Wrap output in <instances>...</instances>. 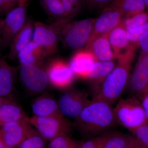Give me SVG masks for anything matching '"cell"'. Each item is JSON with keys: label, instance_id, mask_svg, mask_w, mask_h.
<instances>
[{"label": "cell", "instance_id": "cell-1", "mask_svg": "<svg viewBox=\"0 0 148 148\" xmlns=\"http://www.w3.org/2000/svg\"><path fill=\"white\" fill-rule=\"evenodd\" d=\"M115 123L111 104L92 99L74 122L80 132L91 138L104 133Z\"/></svg>", "mask_w": 148, "mask_h": 148}, {"label": "cell", "instance_id": "cell-2", "mask_svg": "<svg viewBox=\"0 0 148 148\" xmlns=\"http://www.w3.org/2000/svg\"><path fill=\"white\" fill-rule=\"evenodd\" d=\"M131 64L118 62L93 93L92 100H101L110 104L117 101L127 86Z\"/></svg>", "mask_w": 148, "mask_h": 148}, {"label": "cell", "instance_id": "cell-3", "mask_svg": "<svg viewBox=\"0 0 148 148\" xmlns=\"http://www.w3.org/2000/svg\"><path fill=\"white\" fill-rule=\"evenodd\" d=\"M95 19L88 18L69 21L62 28L59 39L66 47L70 49H83L92 37Z\"/></svg>", "mask_w": 148, "mask_h": 148}, {"label": "cell", "instance_id": "cell-4", "mask_svg": "<svg viewBox=\"0 0 148 148\" xmlns=\"http://www.w3.org/2000/svg\"><path fill=\"white\" fill-rule=\"evenodd\" d=\"M70 18L56 19L50 25L40 21H34V29L32 40L39 46L46 58L57 53L59 35L62 28Z\"/></svg>", "mask_w": 148, "mask_h": 148}, {"label": "cell", "instance_id": "cell-5", "mask_svg": "<svg viewBox=\"0 0 148 148\" xmlns=\"http://www.w3.org/2000/svg\"><path fill=\"white\" fill-rule=\"evenodd\" d=\"M113 113L116 123L130 132L148 123L141 101L135 97L120 100L113 109Z\"/></svg>", "mask_w": 148, "mask_h": 148}, {"label": "cell", "instance_id": "cell-6", "mask_svg": "<svg viewBox=\"0 0 148 148\" xmlns=\"http://www.w3.org/2000/svg\"><path fill=\"white\" fill-rule=\"evenodd\" d=\"M32 126L47 141L53 140L60 135L67 134L71 129L69 121L63 116L38 117L30 118Z\"/></svg>", "mask_w": 148, "mask_h": 148}, {"label": "cell", "instance_id": "cell-7", "mask_svg": "<svg viewBox=\"0 0 148 148\" xmlns=\"http://www.w3.org/2000/svg\"><path fill=\"white\" fill-rule=\"evenodd\" d=\"M27 2L22 1L12 10L3 19L0 49H4L10 45L12 40L21 30L27 18Z\"/></svg>", "mask_w": 148, "mask_h": 148}, {"label": "cell", "instance_id": "cell-8", "mask_svg": "<svg viewBox=\"0 0 148 148\" xmlns=\"http://www.w3.org/2000/svg\"><path fill=\"white\" fill-rule=\"evenodd\" d=\"M19 72L21 82L29 93L39 94L49 84L46 69L43 65H20Z\"/></svg>", "mask_w": 148, "mask_h": 148}, {"label": "cell", "instance_id": "cell-9", "mask_svg": "<svg viewBox=\"0 0 148 148\" xmlns=\"http://www.w3.org/2000/svg\"><path fill=\"white\" fill-rule=\"evenodd\" d=\"M114 58L119 62L132 63L138 43H132L127 37V31L120 26L108 35Z\"/></svg>", "mask_w": 148, "mask_h": 148}, {"label": "cell", "instance_id": "cell-10", "mask_svg": "<svg viewBox=\"0 0 148 148\" xmlns=\"http://www.w3.org/2000/svg\"><path fill=\"white\" fill-rule=\"evenodd\" d=\"M90 101L86 92L70 88L64 90L58 102L61 114L75 120Z\"/></svg>", "mask_w": 148, "mask_h": 148}, {"label": "cell", "instance_id": "cell-11", "mask_svg": "<svg viewBox=\"0 0 148 148\" xmlns=\"http://www.w3.org/2000/svg\"><path fill=\"white\" fill-rule=\"evenodd\" d=\"M49 82L56 89L70 88L75 77L69 64L61 59H54L46 68Z\"/></svg>", "mask_w": 148, "mask_h": 148}, {"label": "cell", "instance_id": "cell-12", "mask_svg": "<svg viewBox=\"0 0 148 148\" xmlns=\"http://www.w3.org/2000/svg\"><path fill=\"white\" fill-rule=\"evenodd\" d=\"M30 118L27 117L20 121L2 125L0 136L5 146L16 147L33 131Z\"/></svg>", "mask_w": 148, "mask_h": 148}, {"label": "cell", "instance_id": "cell-13", "mask_svg": "<svg viewBox=\"0 0 148 148\" xmlns=\"http://www.w3.org/2000/svg\"><path fill=\"white\" fill-rule=\"evenodd\" d=\"M148 86V55L141 51L132 75L129 77L127 87L132 94L143 95Z\"/></svg>", "mask_w": 148, "mask_h": 148}, {"label": "cell", "instance_id": "cell-14", "mask_svg": "<svg viewBox=\"0 0 148 148\" xmlns=\"http://www.w3.org/2000/svg\"><path fill=\"white\" fill-rule=\"evenodd\" d=\"M124 17L119 10L106 7L100 16L95 19L92 36L108 35L120 26Z\"/></svg>", "mask_w": 148, "mask_h": 148}, {"label": "cell", "instance_id": "cell-15", "mask_svg": "<svg viewBox=\"0 0 148 148\" xmlns=\"http://www.w3.org/2000/svg\"><path fill=\"white\" fill-rule=\"evenodd\" d=\"M96 61L90 51L81 49L78 51L72 56L69 65L75 77L86 80Z\"/></svg>", "mask_w": 148, "mask_h": 148}, {"label": "cell", "instance_id": "cell-16", "mask_svg": "<svg viewBox=\"0 0 148 148\" xmlns=\"http://www.w3.org/2000/svg\"><path fill=\"white\" fill-rule=\"evenodd\" d=\"M34 22L32 18H28L24 26L12 40L8 55L10 60L17 58L19 51L32 41L34 29Z\"/></svg>", "mask_w": 148, "mask_h": 148}, {"label": "cell", "instance_id": "cell-17", "mask_svg": "<svg viewBox=\"0 0 148 148\" xmlns=\"http://www.w3.org/2000/svg\"><path fill=\"white\" fill-rule=\"evenodd\" d=\"M84 49L90 51L98 61H112L114 58L108 35L92 36Z\"/></svg>", "mask_w": 148, "mask_h": 148}, {"label": "cell", "instance_id": "cell-18", "mask_svg": "<svg viewBox=\"0 0 148 148\" xmlns=\"http://www.w3.org/2000/svg\"><path fill=\"white\" fill-rule=\"evenodd\" d=\"M32 110L34 116H63L59 110L58 101L52 96L46 94L39 96L33 101Z\"/></svg>", "mask_w": 148, "mask_h": 148}, {"label": "cell", "instance_id": "cell-19", "mask_svg": "<svg viewBox=\"0 0 148 148\" xmlns=\"http://www.w3.org/2000/svg\"><path fill=\"white\" fill-rule=\"evenodd\" d=\"M140 146L133 135L122 132H105L103 148H134Z\"/></svg>", "mask_w": 148, "mask_h": 148}, {"label": "cell", "instance_id": "cell-20", "mask_svg": "<svg viewBox=\"0 0 148 148\" xmlns=\"http://www.w3.org/2000/svg\"><path fill=\"white\" fill-rule=\"evenodd\" d=\"M17 58L20 65L42 66L46 57L39 46L32 40L19 51Z\"/></svg>", "mask_w": 148, "mask_h": 148}, {"label": "cell", "instance_id": "cell-21", "mask_svg": "<svg viewBox=\"0 0 148 148\" xmlns=\"http://www.w3.org/2000/svg\"><path fill=\"white\" fill-rule=\"evenodd\" d=\"M115 66L113 61H95L86 79L91 83L93 94Z\"/></svg>", "mask_w": 148, "mask_h": 148}, {"label": "cell", "instance_id": "cell-22", "mask_svg": "<svg viewBox=\"0 0 148 148\" xmlns=\"http://www.w3.org/2000/svg\"><path fill=\"white\" fill-rule=\"evenodd\" d=\"M16 69L0 59V96H8L12 91Z\"/></svg>", "mask_w": 148, "mask_h": 148}, {"label": "cell", "instance_id": "cell-23", "mask_svg": "<svg viewBox=\"0 0 148 148\" xmlns=\"http://www.w3.org/2000/svg\"><path fill=\"white\" fill-rule=\"evenodd\" d=\"M22 108L16 103L8 101L0 108V126L22 120L27 117Z\"/></svg>", "mask_w": 148, "mask_h": 148}, {"label": "cell", "instance_id": "cell-24", "mask_svg": "<svg viewBox=\"0 0 148 148\" xmlns=\"http://www.w3.org/2000/svg\"><path fill=\"white\" fill-rule=\"evenodd\" d=\"M106 7L119 10L125 16L144 12L146 8L144 0H114Z\"/></svg>", "mask_w": 148, "mask_h": 148}, {"label": "cell", "instance_id": "cell-25", "mask_svg": "<svg viewBox=\"0 0 148 148\" xmlns=\"http://www.w3.org/2000/svg\"><path fill=\"white\" fill-rule=\"evenodd\" d=\"M40 1L43 9L49 15L56 19L67 18L64 13L61 0H40Z\"/></svg>", "mask_w": 148, "mask_h": 148}, {"label": "cell", "instance_id": "cell-26", "mask_svg": "<svg viewBox=\"0 0 148 148\" xmlns=\"http://www.w3.org/2000/svg\"><path fill=\"white\" fill-rule=\"evenodd\" d=\"M47 140L36 130L33 131L27 136L16 148H45Z\"/></svg>", "mask_w": 148, "mask_h": 148}, {"label": "cell", "instance_id": "cell-27", "mask_svg": "<svg viewBox=\"0 0 148 148\" xmlns=\"http://www.w3.org/2000/svg\"><path fill=\"white\" fill-rule=\"evenodd\" d=\"M148 21V14L145 12L131 16H125L120 26L127 31L142 26Z\"/></svg>", "mask_w": 148, "mask_h": 148}, {"label": "cell", "instance_id": "cell-28", "mask_svg": "<svg viewBox=\"0 0 148 148\" xmlns=\"http://www.w3.org/2000/svg\"><path fill=\"white\" fill-rule=\"evenodd\" d=\"M79 146L80 143L64 134L50 140L48 148H79Z\"/></svg>", "mask_w": 148, "mask_h": 148}, {"label": "cell", "instance_id": "cell-29", "mask_svg": "<svg viewBox=\"0 0 148 148\" xmlns=\"http://www.w3.org/2000/svg\"><path fill=\"white\" fill-rule=\"evenodd\" d=\"M130 132L141 147L148 148V123L141 125Z\"/></svg>", "mask_w": 148, "mask_h": 148}, {"label": "cell", "instance_id": "cell-30", "mask_svg": "<svg viewBox=\"0 0 148 148\" xmlns=\"http://www.w3.org/2000/svg\"><path fill=\"white\" fill-rule=\"evenodd\" d=\"M148 33V21L145 24L135 29L127 31V37L132 43H138L140 38Z\"/></svg>", "mask_w": 148, "mask_h": 148}, {"label": "cell", "instance_id": "cell-31", "mask_svg": "<svg viewBox=\"0 0 148 148\" xmlns=\"http://www.w3.org/2000/svg\"><path fill=\"white\" fill-rule=\"evenodd\" d=\"M104 133L80 143L79 148H103Z\"/></svg>", "mask_w": 148, "mask_h": 148}, {"label": "cell", "instance_id": "cell-32", "mask_svg": "<svg viewBox=\"0 0 148 148\" xmlns=\"http://www.w3.org/2000/svg\"><path fill=\"white\" fill-rule=\"evenodd\" d=\"M138 45L141 47L142 52L148 55V33L140 38Z\"/></svg>", "mask_w": 148, "mask_h": 148}, {"label": "cell", "instance_id": "cell-33", "mask_svg": "<svg viewBox=\"0 0 148 148\" xmlns=\"http://www.w3.org/2000/svg\"><path fill=\"white\" fill-rule=\"evenodd\" d=\"M114 0H83L88 5L95 7L105 6L110 3Z\"/></svg>", "mask_w": 148, "mask_h": 148}, {"label": "cell", "instance_id": "cell-34", "mask_svg": "<svg viewBox=\"0 0 148 148\" xmlns=\"http://www.w3.org/2000/svg\"><path fill=\"white\" fill-rule=\"evenodd\" d=\"M140 97L141 99L140 101L148 123V92L143 94Z\"/></svg>", "mask_w": 148, "mask_h": 148}, {"label": "cell", "instance_id": "cell-35", "mask_svg": "<svg viewBox=\"0 0 148 148\" xmlns=\"http://www.w3.org/2000/svg\"><path fill=\"white\" fill-rule=\"evenodd\" d=\"M6 6L8 12L13 9L19 5L21 2L24 1L21 0H3Z\"/></svg>", "mask_w": 148, "mask_h": 148}, {"label": "cell", "instance_id": "cell-36", "mask_svg": "<svg viewBox=\"0 0 148 148\" xmlns=\"http://www.w3.org/2000/svg\"><path fill=\"white\" fill-rule=\"evenodd\" d=\"M61 1L71 3L79 10L82 6V2H83V0H61Z\"/></svg>", "mask_w": 148, "mask_h": 148}, {"label": "cell", "instance_id": "cell-37", "mask_svg": "<svg viewBox=\"0 0 148 148\" xmlns=\"http://www.w3.org/2000/svg\"><path fill=\"white\" fill-rule=\"evenodd\" d=\"M3 24V19L0 18V45H1V40L2 31Z\"/></svg>", "mask_w": 148, "mask_h": 148}, {"label": "cell", "instance_id": "cell-38", "mask_svg": "<svg viewBox=\"0 0 148 148\" xmlns=\"http://www.w3.org/2000/svg\"><path fill=\"white\" fill-rule=\"evenodd\" d=\"M8 101L5 99H4L3 97L0 96V108H1V106H2L3 104L6 103Z\"/></svg>", "mask_w": 148, "mask_h": 148}, {"label": "cell", "instance_id": "cell-39", "mask_svg": "<svg viewBox=\"0 0 148 148\" xmlns=\"http://www.w3.org/2000/svg\"><path fill=\"white\" fill-rule=\"evenodd\" d=\"M5 145L3 142L2 139L0 136V148H4L5 147Z\"/></svg>", "mask_w": 148, "mask_h": 148}, {"label": "cell", "instance_id": "cell-40", "mask_svg": "<svg viewBox=\"0 0 148 148\" xmlns=\"http://www.w3.org/2000/svg\"><path fill=\"white\" fill-rule=\"evenodd\" d=\"M144 1L146 7L148 8V0H144Z\"/></svg>", "mask_w": 148, "mask_h": 148}, {"label": "cell", "instance_id": "cell-41", "mask_svg": "<svg viewBox=\"0 0 148 148\" xmlns=\"http://www.w3.org/2000/svg\"><path fill=\"white\" fill-rule=\"evenodd\" d=\"M148 92V86L147 87V88H146V90H145V92H144V93H143V94H145V93H146V92Z\"/></svg>", "mask_w": 148, "mask_h": 148}, {"label": "cell", "instance_id": "cell-42", "mask_svg": "<svg viewBox=\"0 0 148 148\" xmlns=\"http://www.w3.org/2000/svg\"><path fill=\"white\" fill-rule=\"evenodd\" d=\"M4 148H16V147H8V146H5Z\"/></svg>", "mask_w": 148, "mask_h": 148}, {"label": "cell", "instance_id": "cell-43", "mask_svg": "<svg viewBox=\"0 0 148 148\" xmlns=\"http://www.w3.org/2000/svg\"><path fill=\"white\" fill-rule=\"evenodd\" d=\"M134 148H143L142 147H141V146H138V147H136Z\"/></svg>", "mask_w": 148, "mask_h": 148}, {"label": "cell", "instance_id": "cell-44", "mask_svg": "<svg viewBox=\"0 0 148 148\" xmlns=\"http://www.w3.org/2000/svg\"><path fill=\"white\" fill-rule=\"evenodd\" d=\"M21 1H24L27 2H28V1H29V0H21Z\"/></svg>", "mask_w": 148, "mask_h": 148}]
</instances>
